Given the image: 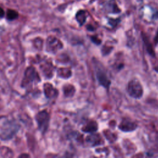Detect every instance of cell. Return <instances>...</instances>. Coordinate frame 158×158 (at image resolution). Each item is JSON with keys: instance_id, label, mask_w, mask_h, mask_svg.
Instances as JSON below:
<instances>
[{"instance_id": "cell-5", "label": "cell", "mask_w": 158, "mask_h": 158, "mask_svg": "<svg viewBox=\"0 0 158 158\" xmlns=\"http://www.w3.org/2000/svg\"><path fill=\"white\" fill-rule=\"evenodd\" d=\"M156 39V40H158V33H157V35L156 36V38H155V40Z\"/></svg>"}, {"instance_id": "cell-3", "label": "cell", "mask_w": 158, "mask_h": 158, "mask_svg": "<svg viewBox=\"0 0 158 158\" xmlns=\"http://www.w3.org/2000/svg\"><path fill=\"white\" fill-rule=\"evenodd\" d=\"M18 13L17 11L14 10H8L7 12V19L9 20H14L15 19H17L18 17Z\"/></svg>"}, {"instance_id": "cell-2", "label": "cell", "mask_w": 158, "mask_h": 158, "mask_svg": "<svg viewBox=\"0 0 158 158\" xmlns=\"http://www.w3.org/2000/svg\"><path fill=\"white\" fill-rule=\"evenodd\" d=\"M76 19L80 23V25H82L86 20V14L84 10H80L76 14Z\"/></svg>"}, {"instance_id": "cell-1", "label": "cell", "mask_w": 158, "mask_h": 158, "mask_svg": "<svg viewBox=\"0 0 158 158\" xmlns=\"http://www.w3.org/2000/svg\"><path fill=\"white\" fill-rule=\"evenodd\" d=\"M39 128L43 132L45 131L48 127L49 115L46 111H42L38 114L36 117Z\"/></svg>"}, {"instance_id": "cell-4", "label": "cell", "mask_w": 158, "mask_h": 158, "mask_svg": "<svg viewBox=\"0 0 158 158\" xmlns=\"http://www.w3.org/2000/svg\"><path fill=\"white\" fill-rule=\"evenodd\" d=\"M4 15V10L1 7H0V17L1 18Z\"/></svg>"}]
</instances>
